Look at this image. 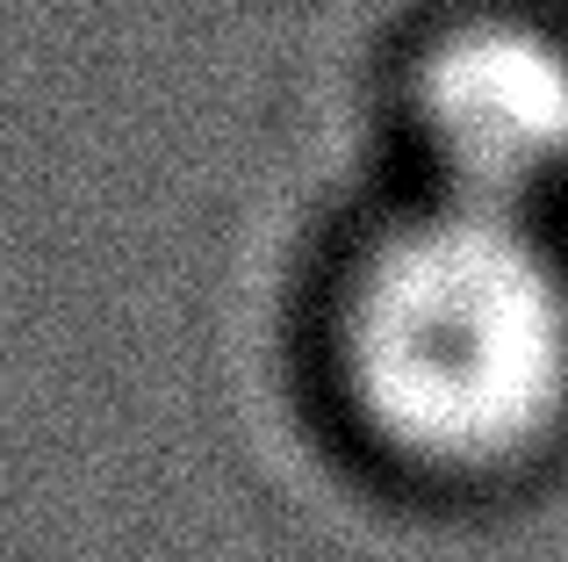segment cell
I'll return each mask as SVG.
<instances>
[{
  "label": "cell",
  "instance_id": "6da1fadb",
  "mask_svg": "<svg viewBox=\"0 0 568 562\" xmlns=\"http://www.w3.org/2000/svg\"><path fill=\"white\" fill-rule=\"evenodd\" d=\"M338 375L403 469L518 476L568 433V268L532 217L446 195L353 268Z\"/></svg>",
  "mask_w": 568,
  "mask_h": 562
},
{
  "label": "cell",
  "instance_id": "7a4b0ae2",
  "mask_svg": "<svg viewBox=\"0 0 568 562\" xmlns=\"http://www.w3.org/2000/svg\"><path fill=\"white\" fill-rule=\"evenodd\" d=\"M417 130L454 202L518 210L568 173V43L532 22H460L417 66Z\"/></svg>",
  "mask_w": 568,
  "mask_h": 562
}]
</instances>
